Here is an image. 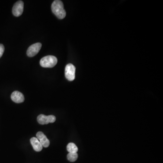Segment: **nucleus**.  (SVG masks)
<instances>
[{"instance_id": "nucleus-1", "label": "nucleus", "mask_w": 163, "mask_h": 163, "mask_svg": "<svg viewBox=\"0 0 163 163\" xmlns=\"http://www.w3.org/2000/svg\"><path fill=\"white\" fill-rule=\"evenodd\" d=\"M52 11L59 19L65 18L66 13L64 9L63 3L59 0H55L51 5Z\"/></svg>"}, {"instance_id": "nucleus-10", "label": "nucleus", "mask_w": 163, "mask_h": 163, "mask_svg": "<svg viewBox=\"0 0 163 163\" xmlns=\"http://www.w3.org/2000/svg\"><path fill=\"white\" fill-rule=\"evenodd\" d=\"M67 149L69 153H77L78 151V148L74 143H70L67 146Z\"/></svg>"}, {"instance_id": "nucleus-6", "label": "nucleus", "mask_w": 163, "mask_h": 163, "mask_svg": "<svg viewBox=\"0 0 163 163\" xmlns=\"http://www.w3.org/2000/svg\"><path fill=\"white\" fill-rule=\"evenodd\" d=\"M24 10V2L22 1H19L14 4L13 7V14L15 16L18 17L22 15Z\"/></svg>"}, {"instance_id": "nucleus-11", "label": "nucleus", "mask_w": 163, "mask_h": 163, "mask_svg": "<svg viewBox=\"0 0 163 163\" xmlns=\"http://www.w3.org/2000/svg\"><path fill=\"white\" fill-rule=\"evenodd\" d=\"M78 158L77 153H69L67 155V159L70 162H74Z\"/></svg>"}, {"instance_id": "nucleus-5", "label": "nucleus", "mask_w": 163, "mask_h": 163, "mask_svg": "<svg viewBox=\"0 0 163 163\" xmlns=\"http://www.w3.org/2000/svg\"><path fill=\"white\" fill-rule=\"evenodd\" d=\"M42 44L40 43H37L30 46L27 51V55L30 57H32L37 55L41 49Z\"/></svg>"}, {"instance_id": "nucleus-2", "label": "nucleus", "mask_w": 163, "mask_h": 163, "mask_svg": "<svg viewBox=\"0 0 163 163\" xmlns=\"http://www.w3.org/2000/svg\"><path fill=\"white\" fill-rule=\"evenodd\" d=\"M58 62L57 58L53 55L45 56L41 59L40 65L42 67L51 68L54 67Z\"/></svg>"}, {"instance_id": "nucleus-3", "label": "nucleus", "mask_w": 163, "mask_h": 163, "mask_svg": "<svg viewBox=\"0 0 163 163\" xmlns=\"http://www.w3.org/2000/svg\"><path fill=\"white\" fill-rule=\"evenodd\" d=\"M75 71L76 68L73 64L69 63L66 65L65 69V76L68 81H72L74 80Z\"/></svg>"}, {"instance_id": "nucleus-9", "label": "nucleus", "mask_w": 163, "mask_h": 163, "mask_svg": "<svg viewBox=\"0 0 163 163\" xmlns=\"http://www.w3.org/2000/svg\"><path fill=\"white\" fill-rule=\"evenodd\" d=\"M30 141L33 148L35 151L40 152L42 151L43 146L36 137L31 138Z\"/></svg>"}, {"instance_id": "nucleus-7", "label": "nucleus", "mask_w": 163, "mask_h": 163, "mask_svg": "<svg viewBox=\"0 0 163 163\" xmlns=\"http://www.w3.org/2000/svg\"><path fill=\"white\" fill-rule=\"evenodd\" d=\"M36 138L41 143L43 147L45 148L48 147L50 145V140L42 132H39L37 133Z\"/></svg>"}, {"instance_id": "nucleus-8", "label": "nucleus", "mask_w": 163, "mask_h": 163, "mask_svg": "<svg viewBox=\"0 0 163 163\" xmlns=\"http://www.w3.org/2000/svg\"><path fill=\"white\" fill-rule=\"evenodd\" d=\"M11 99L16 103H20L23 102L25 100V98L22 93L16 91L12 93Z\"/></svg>"}, {"instance_id": "nucleus-4", "label": "nucleus", "mask_w": 163, "mask_h": 163, "mask_svg": "<svg viewBox=\"0 0 163 163\" xmlns=\"http://www.w3.org/2000/svg\"><path fill=\"white\" fill-rule=\"evenodd\" d=\"M37 121L41 125L48 124V123H54L56 121V117L54 115L45 116L40 114L37 117Z\"/></svg>"}, {"instance_id": "nucleus-12", "label": "nucleus", "mask_w": 163, "mask_h": 163, "mask_svg": "<svg viewBox=\"0 0 163 163\" xmlns=\"http://www.w3.org/2000/svg\"><path fill=\"white\" fill-rule=\"evenodd\" d=\"M5 50V48L2 44H0V58L2 57L4 52Z\"/></svg>"}]
</instances>
